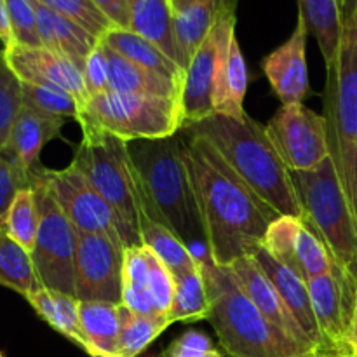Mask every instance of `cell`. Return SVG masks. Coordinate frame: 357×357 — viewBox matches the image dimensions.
Instances as JSON below:
<instances>
[{
    "instance_id": "1",
    "label": "cell",
    "mask_w": 357,
    "mask_h": 357,
    "mask_svg": "<svg viewBox=\"0 0 357 357\" xmlns=\"http://www.w3.org/2000/svg\"><path fill=\"white\" fill-rule=\"evenodd\" d=\"M187 164L213 264L229 267L237 258L264 248L265 234L278 213L227 164L206 138L188 136Z\"/></svg>"
},
{
    "instance_id": "2",
    "label": "cell",
    "mask_w": 357,
    "mask_h": 357,
    "mask_svg": "<svg viewBox=\"0 0 357 357\" xmlns=\"http://www.w3.org/2000/svg\"><path fill=\"white\" fill-rule=\"evenodd\" d=\"M129 159L138 178L142 211L173 230L192 251L204 243L201 215L187 164V142L174 135L129 142Z\"/></svg>"
},
{
    "instance_id": "3",
    "label": "cell",
    "mask_w": 357,
    "mask_h": 357,
    "mask_svg": "<svg viewBox=\"0 0 357 357\" xmlns=\"http://www.w3.org/2000/svg\"><path fill=\"white\" fill-rule=\"evenodd\" d=\"M188 135L208 139L255 194L279 216L303 218V209L291 173L282 162L265 128L255 119L211 115L197 124L185 126Z\"/></svg>"
},
{
    "instance_id": "4",
    "label": "cell",
    "mask_w": 357,
    "mask_h": 357,
    "mask_svg": "<svg viewBox=\"0 0 357 357\" xmlns=\"http://www.w3.org/2000/svg\"><path fill=\"white\" fill-rule=\"evenodd\" d=\"M209 324L222 351L232 357H323L296 344L257 309L230 267L201 260Z\"/></svg>"
},
{
    "instance_id": "5",
    "label": "cell",
    "mask_w": 357,
    "mask_h": 357,
    "mask_svg": "<svg viewBox=\"0 0 357 357\" xmlns=\"http://www.w3.org/2000/svg\"><path fill=\"white\" fill-rule=\"evenodd\" d=\"M323 100L330 159L357 220V16L344 23L337 58L326 66Z\"/></svg>"
},
{
    "instance_id": "6",
    "label": "cell",
    "mask_w": 357,
    "mask_h": 357,
    "mask_svg": "<svg viewBox=\"0 0 357 357\" xmlns=\"http://www.w3.org/2000/svg\"><path fill=\"white\" fill-rule=\"evenodd\" d=\"M82 129V139L75 146L72 166L82 171L105 201L114 208L122 227L126 250L142 246L139 239L138 178L129 159L128 142L94 128Z\"/></svg>"
},
{
    "instance_id": "7",
    "label": "cell",
    "mask_w": 357,
    "mask_h": 357,
    "mask_svg": "<svg viewBox=\"0 0 357 357\" xmlns=\"http://www.w3.org/2000/svg\"><path fill=\"white\" fill-rule=\"evenodd\" d=\"M307 225L323 239L331 257L357 279V220L333 160L309 171H289Z\"/></svg>"
},
{
    "instance_id": "8",
    "label": "cell",
    "mask_w": 357,
    "mask_h": 357,
    "mask_svg": "<svg viewBox=\"0 0 357 357\" xmlns=\"http://www.w3.org/2000/svg\"><path fill=\"white\" fill-rule=\"evenodd\" d=\"M80 128H94L124 142L162 139L185 128L180 100L138 96L117 91L91 96L77 117Z\"/></svg>"
},
{
    "instance_id": "9",
    "label": "cell",
    "mask_w": 357,
    "mask_h": 357,
    "mask_svg": "<svg viewBox=\"0 0 357 357\" xmlns=\"http://www.w3.org/2000/svg\"><path fill=\"white\" fill-rule=\"evenodd\" d=\"M38 169L31 173V188L38 208V232L30 253L31 260L42 288L75 296V258L80 234L59 208Z\"/></svg>"
},
{
    "instance_id": "10",
    "label": "cell",
    "mask_w": 357,
    "mask_h": 357,
    "mask_svg": "<svg viewBox=\"0 0 357 357\" xmlns=\"http://www.w3.org/2000/svg\"><path fill=\"white\" fill-rule=\"evenodd\" d=\"M38 173L79 234H100L124 246L122 227L114 208L82 171L70 164L65 169L40 167Z\"/></svg>"
},
{
    "instance_id": "11",
    "label": "cell",
    "mask_w": 357,
    "mask_h": 357,
    "mask_svg": "<svg viewBox=\"0 0 357 357\" xmlns=\"http://www.w3.org/2000/svg\"><path fill=\"white\" fill-rule=\"evenodd\" d=\"M307 286L330 356L354 357L351 331L357 302V279L335 260L326 274L310 279Z\"/></svg>"
},
{
    "instance_id": "12",
    "label": "cell",
    "mask_w": 357,
    "mask_h": 357,
    "mask_svg": "<svg viewBox=\"0 0 357 357\" xmlns=\"http://www.w3.org/2000/svg\"><path fill=\"white\" fill-rule=\"evenodd\" d=\"M265 132L289 171L314 169L330 157L326 119L303 103L282 105Z\"/></svg>"
},
{
    "instance_id": "13",
    "label": "cell",
    "mask_w": 357,
    "mask_h": 357,
    "mask_svg": "<svg viewBox=\"0 0 357 357\" xmlns=\"http://www.w3.org/2000/svg\"><path fill=\"white\" fill-rule=\"evenodd\" d=\"M126 248L100 234H80L75 258L79 302L122 303Z\"/></svg>"
},
{
    "instance_id": "14",
    "label": "cell",
    "mask_w": 357,
    "mask_h": 357,
    "mask_svg": "<svg viewBox=\"0 0 357 357\" xmlns=\"http://www.w3.org/2000/svg\"><path fill=\"white\" fill-rule=\"evenodd\" d=\"M264 250L305 282L326 274L335 261L323 239L305 220L296 216H278L271 223L265 234Z\"/></svg>"
},
{
    "instance_id": "15",
    "label": "cell",
    "mask_w": 357,
    "mask_h": 357,
    "mask_svg": "<svg viewBox=\"0 0 357 357\" xmlns=\"http://www.w3.org/2000/svg\"><path fill=\"white\" fill-rule=\"evenodd\" d=\"M6 59L21 82L56 87L77 98L80 108L87 101L82 70L70 59L45 47L13 45L6 49Z\"/></svg>"
},
{
    "instance_id": "16",
    "label": "cell",
    "mask_w": 357,
    "mask_h": 357,
    "mask_svg": "<svg viewBox=\"0 0 357 357\" xmlns=\"http://www.w3.org/2000/svg\"><path fill=\"white\" fill-rule=\"evenodd\" d=\"M307 31L302 17L291 37L264 59V72L282 105L303 103L310 94L307 66Z\"/></svg>"
},
{
    "instance_id": "17",
    "label": "cell",
    "mask_w": 357,
    "mask_h": 357,
    "mask_svg": "<svg viewBox=\"0 0 357 357\" xmlns=\"http://www.w3.org/2000/svg\"><path fill=\"white\" fill-rule=\"evenodd\" d=\"M229 267L232 268L237 281L243 286V289L246 291V295L250 296L251 302L257 305V309L260 310L275 328H279L282 333L288 335L289 338H293V340H295L296 344L302 345V347L319 354V352L314 349V345L309 342V338L305 337V333L302 331L300 324L296 323L293 314L289 312V309L286 307L282 296L279 295L275 284L271 281L267 272L261 268V265L258 264L257 258H237V260L234 261L232 265H229Z\"/></svg>"
},
{
    "instance_id": "18",
    "label": "cell",
    "mask_w": 357,
    "mask_h": 357,
    "mask_svg": "<svg viewBox=\"0 0 357 357\" xmlns=\"http://www.w3.org/2000/svg\"><path fill=\"white\" fill-rule=\"evenodd\" d=\"M253 257L257 258L258 264L261 265V268L267 272L271 281L275 284L279 295L284 300L286 307H288L289 312L293 314V317H295L296 323L300 324V328H302V331L305 333V337L309 338L310 344L314 345V349H316L321 356L331 357L326 349V344H324L319 324H317L316 314H314L312 300H310L307 282L303 281L300 275H296L295 272L289 271L288 267L279 264L275 258H272L264 248H261L257 255H253Z\"/></svg>"
},
{
    "instance_id": "19",
    "label": "cell",
    "mask_w": 357,
    "mask_h": 357,
    "mask_svg": "<svg viewBox=\"0 0 357 357\" xmlns=\"http://www.w3.org/2000/svg\"><path fill=\"white\" fill-rule=\"evenodd\" d=\"M66 119L40 114L30 107H21L9 135L7 150L26 173L40 167V152L51 139L59 138Z\"/></svg>"
},
{
    "instance_id": "20",
    "label": "cell",
    "mask_w": 357,
    "mask_h": 357,
    "mask_svg": "<svg viewBox=\"0 0 357 357\" xmlns=\"http://www.w3.org/2000/svg\"><path fill=\"white\" fill-rule=\"evenodd\" d=\"M33 6L35 13H37L42 47L70 59L82 70L100 38H96L89 31L84 30L82 26L70 21L68 17L54 13L38 0H33Z\"/></svg>"
},
{
    "instance_id": "21",
    "label": "cell",
    "mask_w": 357,
    "mask_h": 357,
    "mask_svg": "<svg viewBox=\"0 0 357 357\" xmlns=\"http://www.w3.org/2000/svg\"><path fill=\"white\" fill-rule=\"evenodd\" d=\"M128 307L110 302H80V324L91 357H119L122 324Z\"/></svg>"
},
{
    "instance_id": "22",
    "label": "cell",
    "mask_w": 357,
    "mask_h": 357,
    "mask_svg": "<svg viewBox=\"0 0 357 357\" xmlns=\"http://www.w3.org/2000/svg\"><path fill=\"white\" fill-rule=\"evenodd\" d=\"M248 89V66L241 51L237 35L230 38L218 65L215 82V114L234 119H244V96Z\"/></svg>"
},
{
    "instance_id": "23",
    "label": "cell",
    "mask_w": 357,
    "mask_h": 357,
    "mask_svg": "<svg viewBox=\"0 0 357 357\" xmlns=\"http://www.w3.org/2000/svg\"><path fill=\"white\" fill-rule=\"evenodd\" d=\"M107 47V45H105ZM108 72H110V89L124 94H138V96L169 98L180 100L181 84L152 72V70L129 61L124 56L117 54L107 47Z\"/></svg>"
},
{
    "instance_id": "24",
    "label": "cell",
    "mask_w": 357,
    "mask_h": 357,
    "mask_svg": "<svg viewBox=\"0 0 357 357\" xmlns=\"http://www.w3.org/2000/svg\"><path fill=\"white\" fill-rule=\"evenodd\" d=\"M129 30L155 44L181 66L174 37V13L167 0H129Z\"/></svg>"
},
{
    "instance_id": "25",
    "label": "cell",
    "mask_w": 357,
    "mask_h": 357,
    "mask_svg": "<svg viewBox=\"0 0 357 357\" xmlns=\"http://www.w3.org/2000/svg\"><path fill=\"white\" fill-rule=\"evenodd\" d=\"M26 300L52 330L87 352V342L80 324V302L75 296L42 288Z\"/></svg>"
},
{
    "instance_id": "26",
    "label": "cell",
    "mask_w": 357,
    "mask_h": 357,
    "mask_svg": "<svg viewBox=\"0 0 357 357\" xmlns=\"http://www.w3.org/2000/svg\"><path fill=\"white\" fill-rule=\"evenodd\" d=\"M101 42L112 51L124 56L126 59L136 63V65L145 66V68L160 73V75L167 77L178 84L183 82L185 72L181 70V66L174 63L169 56L164 54L155 44H152L135 31L114 28L101 38Z\"/></svg>"
},
{
    "instance_id": "27",
    "label": "cell",
    "mask_w": 357,
    "mask_h": 357,
    "mask_svg": "<svg viewBox=\"0 0 357 357\" xmlns=\"http://www.w3.org/2000/svg\"><path fill=\"white\" fill-rule=\"evenodd\" d=\"M298 17H302L307 31L316 38L326 66L331 65L344 33L340 0H298Z\"/></svg>"
},
{
    "instance_id": "28",
    "label": "cell",
    "mask_w": 357,
    "mask_h": 357,
    "mask_svg": "<svg viewBox=\"0 0 357 357\" xmlns=\"http://www.w3.org/2000/svg\"><path fill=\"white\" fill-rule=\"evenodd\" d=\"M138 223L142 246L152 250V253L169 268L173 275L183 274L201 265V260L192 253L190 248L164 223L155 222L143 211H139Z\"/></svg>"
},
{
    "instance_id": "29",
    "label": "cell",
    "mask_w": 357,
    "mask_h": 357,
    "mask_svg": "<svg viewBox=\"0 0 357 357\" xmlns=\"http://www.w3.org/2000/svg\"><path fill=\"white\" fill-rule=\"evenodd\" d=\"M222 0H201L188 9L174 14V37L180 52L181 68H188L197 49L215 24Z\"/></svg>"
},
{
    "instance_id": "30",
    "label": "cell",
    "mask_w": 357,
    "mask_h": 357,
    "mask_svg": "<svg viewBox=\"0 0 357 357\" xmlns=\"http://www.w3.org/2000/svg\"><path fill=\"white\" fill-rule=\"evenodd\" d=\"M173 278L174 295L169 314H167L169 323H197V321L208 319L209 302L201 265Z\"/></svg>"
},
{
    "instance_id": "31",
    "label": "cell",
    "mask_w": 357,
    "mask_h": 357,
    "mask_svg": "<svg viewBox=\"0 0 357 357\" xmlns=\"http://www.w3.org/2000/svg\"><path fill=\"white\" fill-rule=\"evenodd\" d=\"M0 284L28 298L42 289L31 255L0 230Z\"/></svg>"
},
{
    "instance_id": "32",
    "label": "cell",
    "mask_w": 357,
    "mask_h": 357,
    "mask_svg": "<svg viewBox=\"0 0 357 357\" xmlns=\"http://www.w3.org/2000/svg\"><path fill=\"white\" fill-rule=\"evenodd\" d=\"M149 255L150 250L146 246H132L126 250L124 272H122V305L135 314L157 316L146 289Z\"/></svg>"
},
{
    "instance_id": "33",
    "label": "cell",
    "mask_w": 357,
    "mask_h": 357,
    "mask_svg": "<svg viewBox=\"0 0 357 357\" xmlns=\"http://www.w3.org/2000/svg\"><path fill=\"white\" fill-rule=\"evenodd\" d=\"M0 230L23 246L28 253L33 251L38 232V208L33 188L28 187L17 192L0 222Z\"/></svg>"
},
{
    "instance_id": "34",
    "label": "cell",
    "mask_w": 357,
    "mask_h": 357,
    "mask_svg": "<svg viewBox=\"0 0 357 357\" xmlns=\"http://www.w3.org/2000/svg\"><path fill=\"white\" fill-rule=\"evenodd\" d=\"M171 326L167 316H142L128 309L119 342V357H139L143 351Z\"/></svg>"
},
{
    "instance_id": "35",
    "label": "cell",
    "mask_w": 357,
    "mask_h": 357,
    "mask_svg": "<svg viewBox=\"0 0 357 357\" xmlns=\"http://www.w3.org/2000/svg\"><path fill=\"white\" fill-rule=\"evenodd\" d=\"M21 107L23 82L7 63L6 49L0 47V150L7 149L10 129Z\"/></svg>"
},
{
    "instance_id": "36",
    "label": "cell",
    "mask_w": 357,
    "mask_h": 357,
    "mask_svg": "<svg viewBox=\"0 0 357 357\" xmlns=\"http://www.w3.org/2000/svg\"><path fill=\"white\" fill-rule=\"evenodd\" d=\"M23 105L52 117H72L77 121L80 114L79 100L72 94L56 87L37 86V84L23 82Z\"/></svg>"
},
{
    "instance_id": "37",
    "label": "cell",
    "mask_w": 357,
    "mask_h": 357,
    "mask_svg": "<svg viewBox=\"0 0 357 357\" xmlns=\"http://www.w3.org/2000/svg\"><path fill=\"white\" fill-rule=\"evenodd\" d=\"M38 2L47 6L54 13L68 17L100 40L115 28L93 0H38Z\"/></svg>"
},
{
    "instance_id": "38",
    "label": "cell",
    "mask_w": 357,
    "mask_h": 357,
    "mask_svg": "<svg viewBox=\"0 0 357 357\" xmlns=\"http://www.w3.org/2000/svg\"><path fill=\"white\" fill-rule=\"evenodd\" d=\"M3 2H6L10 28H13L14 45L42 47L33 0H3Z\"/></svg>"
},
{
    "instance_id": "39",
    "label": "cell",
    "mask_w": 357,
    "mask_h": 357,
    "mask_svg": "<svg viewBox=\"0 0 357 357\" xmlns=\"http://www.w3.org/2000/svg\"><path fill=\"white\" fill-rule=\"evenodd\" d=\"M146 289H149L150 302L153 312L157 316H167L173 303L174 295V278L169 268L152 253L149 255V278H146Z\"/></svg>"
},
{
    "instance_id": "40",
    "label": "cell",
    "mask_w": 357,
    "mask_h": 357,
    "mask_svg": "<svg viewBox=\"0 0 357 357\" xmlns=\"http://www.w3.org/2000/svg\"><path fill=\"white\" fill-rule=\"evenodd\" d=\"M28 187H31V173H26L17 164L9 150H0V222L17 192Z\"/></svg>"
},
{
    "instance_id": "41",
    "label": "cell",
    "mask_w": 357,
    "mask_h": 357,
    "mask_svg": "<svg viewBox=\"0 0 357 357\" xmlns=\"http://www.w3.org/2000/svg\"><path fill=\"white\" fill-rule=\"evenodd\" d=\"M223 354L225 352L220 351L204 331L188 330L171 342L160 357H223Z\"/></svg>"
},
{
    "instance_id": "42",
    "label": "cell",
    "mask_w": 357,
    "mask_h": 357,
    "mask_svg": "<svg viewBox=\"0 0 357 357\" xmlns=\"http://www.w3.org/2000/svg\"><path fill=\"white\" fill-rule=\"evenodd\" d=\"M84 77V86H86L87 100L91 96L105 93L110 89V72H108V56L107 47L103 42H98L96 47L87 58L86 65L82 68Z\"/></svg>"
},
{
    "instance_id": "43",
    "label": "cell",
    "mask_w": 357,
    "mask_h": 357,
    "mask_svg": "<svg viewBox=\"0 0 357 357\" xmlns=\"http://www.w3.org/2000/svg\"><path fill=\"white\" fill-rule=\"evenodd\" d=\"M115 28L129 30V0H93Z\"/></svg>"
},
{
    "instance_id": "44",
    "label": "cell",
    "mask_w": 357,
    "mask_h": 357,
    "mask_svg": "<svg viewBox=\"0 0 357 357\" xmlns=\"http://www.w3.org/2000/svg\"><path fill=\"white\" fill-rule=\"evenodd\" d=\"M0 44H2L3 49H9L14 45L13 28H10L9 14H7V7L3 0H0Z\"/></svg>"
},
{
    "instance_id": "45",
    "label": "cell",
    "mask_w": 357,
    "mask_h": 357,
    "mask_svg": "<svg viewBox=\"0 0 357 357\" xmlns=\"http://www.w3.org/2000/svg\"><path fill=\"white\" fill-rule=\"evenodd\" d=\"M340 7L342 16H344V23L357 16V0H340Z\"/></svg>"
},
{
    "instance_id": "46",
    "label": "cell",
    "mask_w": 357,
    "mask_h": 357,
    "mask_svg": "<svg viewBox=\"0 0 357 357\" xmlns=\"http://www.w3.org/2000/svg\"><path fill=\"white\" fill-rule=\"evenodd\" d=\"M167 2H169V6H171V9H173V13L178 14V13H181V10H185V9H188V7H192V6H194V3L201 2V0H167Z\"/></svg>"
},
{
    "instance_id": "47",
    "label": "cell",
    "mask_w": 357,
    "mask_h": 357,
    "mask_svg": "<svg viewBox=\"0 0 357 357\" xmlns=\"http://www.w3.org/2000/svg\"><path fill=\"white\" fill-rule=\"evenodd\" d=\"M351 344H352V351H354V357H357V302H356V310H354V321H352Z\"/></svg>"
},
{
    "instance_id": "48",
    "label": "cell",
    "mask_w": 357,
    "mask_h": 357,
    "mask_svg": "<svg viewBox=\"0 0 357 357\" xmlns=\"http://www.w3.org/2000/svg\"><path fill=\"white\" fill-rule=\"evenodd\" d=\"M223 357H232V356H229V354H223Z\"/></svg>"
},
{
    "instance_id": "49",
    "label": "cell",
    "mask_w": 357,
    "mask_h": 357,
    "mask_svg": "<svg viewBox=\"0 0 357 357\" xmlns=\"http://www.w3.org/2000/svg\"><path fill=\"white\" fill-rule=\"evenodd\" d=\"M94 357H103V356H94Z\"/></svg>"
},
{
    "instance_id": "50",
    "label": "cell",
    "mask_w": 357,
    "mask_h": 357,
    "mask_svg": "<svg viewBox=\"0 0 357 357\" xmlns=\"http://www.w3.org/2000/svg\"><path fill=\"white\" fill-rule=\"evenodd\" d=\"M0 357H3V356H2V352H0Z\"/></svg>"
}]
</instances>
